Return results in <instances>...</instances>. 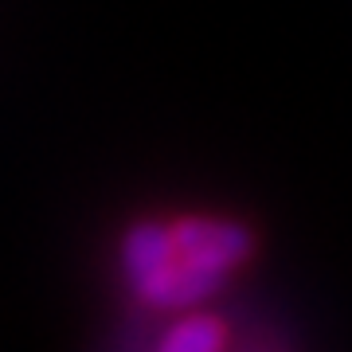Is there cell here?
Returning <instances> with one entry per match:
<instances>
[{
    "mask_svg": "<svg viewBox=\"0 0 352 352\" xmlns=\"http://www.w3.org/2000/svg\"><path fill=\"white\" fill-rule=\"evenodd\" d=\"M173 239L180 254L212 263L219 270L239 266L254 251V235L235 219H180L173 227Z\"/></svg>",
    "mask_w": 352,
    "mask_h": 352,
    "instance_id": "obj_2",
    "label": "cell"
},
{
    "mask_svg": "<svg viewBox=\"0 0 352 352\" xmlns=\"http://www.w3.org/2000/svg\"><path fill=\"white\" fill-rule=\"evenodd\" d=\"M176 239L173 231H164L161 223H138L129 227L126 243H122V263H126V274L138 282V278L161 270L168 258H176Z\"/></svg>",
    "mask_w": 352,
    "mask_h": 352,
    "instance_id": "obj_3",
    "label": "cell"
},
{
    "mask_svg": "<svg viewBox=\"0 0 352 352\" xmlns=\"http://www.w3.org/2000/svg\"><path fill=\"white\" fill-rule=\"evenodd\" d=\"M223 278H227V270H219V266L188 258V254H176L161 270L138 278L133 286H138L141 302L157 305V309H180V305H192L200 298H208V294H215L223 286Z\"/></svg>",
    "mask_w": 352,
    "mask_h": 352,
    "instance_id": "obj_1",
    "label": "cell"
},
{
    "mask_svg": "<svg viewBox=\"0 0 352 352\" xmlns=\"http://www.w3.org/2000/svg\"><path fill=\"white\" fill-rule=\"evenodd\" d=\"M227 340L223 325L215 317H184L173 333L161 337V349L168 352H212Z\"/></svg>",
    "mask_w": 352,
    "mask_h": 352,
    "instance_id": "obj_4",
    "label": "cell"
}]
</instances>
